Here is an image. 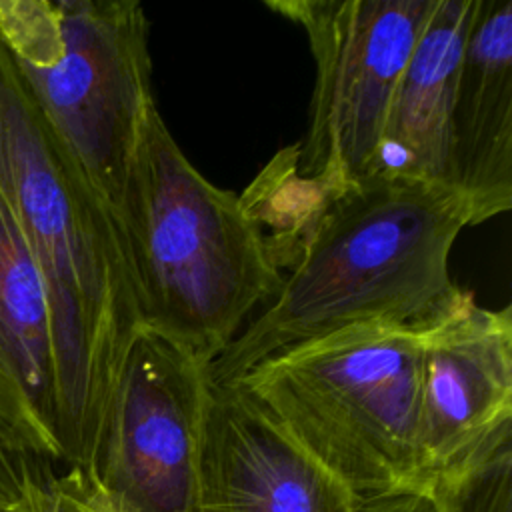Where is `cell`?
I'll return each instance as SVG.
<instances>
[{"instance_id": "cell-3", "label": "cell", "mask_w": 512, "mask_h": 512, "mask_svg": "<svg viewBox=\"0 0 512 512\" xmlns=\"http://www.w3.org/2000/svg\"><path fill=\"white\" fill-rule=\"evenodd\" d=\"M116 216L142 324L208 362L282 286L240 196L192 166L158 106L140 126Z\"/></svg>"}, {"instance_id": "cell-1", "label": "cell", "mask_w": 512, "mask_h": 512, "mask_svg": "<svg viewBox=\"0 0 512 512\" xmlns=\"http://www.w3.org/2000/svg\"><path fill=\"white\" fill-rule=\"evenodd\" d=\"M0 192L40 270L52 316L58 448L88 470L142 326L120 220L42 114L0 40Z\"/></svg>"}, {"instance_id": "cell-4", "label": "cell", "mask_w": 512, "mask_h": 512, "mask_svg": "<svg viewBox=\"0 0 512 512\" xmlns=\"http://www.w3.org/2000/svg\"><path fill=\"white\" fill-rule=\"evenodd\" d=\"M422 328L366 324L288 346L240 386L364 510L430 502L418 458Z\"/></svg>"}, {"instance_id": "cell-16", "label": "cell", "mask_w": 512, "mask_h": 512, "mask_svg": "<svg viewBox=\"0 0 512 512\" xmlns=\"http://www.w3.org/2000/svg\"><path fill=\"white\" fill-rule=\"evenodd\" d=\"M54 478L52 464L40 466L28 480L24 498L14 512H60Z\"/></svg>"}, {"instance_id": "cell-8", "label": "cell", "mask_w": 512, "mask_h": 512, "mask_svg": "<svg viewBox=\"0 0 512 512\" xmlns=\"http://www.w3.org/2000/svg\"><path fill=\"white\" fill-rule=\"evenodd\" d=\"M210 362L140 326L86 470L136 512H192Z\"/></svg>"}, {"instance_id": "cell-6", "label": "cell", "mask_w": 512, "mask_h": 512, "mask_svg": "<svg viewBox=\"0 0 512 512\" xmlns=\"http://www.w3.org/2000/svg\"><path fill=\"white\" fill-rule=\"evenodd\" d=\"M298 24L314 58V90L296 174L324 194L366 180L400 74L436 0H266Z\"/></svg>"}, {"instance_id": "cell-13", "label": "cell", "mask_w": 512, "mask_h": 512, "mask_svg": "<svg viewBox=\"0 0 512 512\" xmlns=\"http://www.w3.org/2000/svg\"><path fill=\"white\" fill-rule=\"evenodd\" d=\"M44 464L52 462L26 450L20 440L0 422V512H14L18 508L28 480Z\"/></svg>"}, {"instance_id": "cell-5", "label": "cell", "mask_w": 512, "mask_h": 512, "mask_svg": "<svg viewBox=\"0 0 512 512\" xmlns=\"http://www.w3.org/2000/svg\"><path fill=\"white\" fill-rule=\"evenodd\" d=\"M136 0H0V40L46 120L116 212L152 106Z\"/></svg>"}, {"instance_id": "cell-2", "label": "cell", "mask_w": 512, "mask_h": 512, "mask_svg": "<svg viewBox=\"0 0 512 512\" xmlns=\"http://www.w3.org/2000/svg\"><path fill=\"white\" fill-rule=\"evenodd\" d=\"M470 226L464 196L448 184L366 178L312 218L280 290L210 362L228 384L288 346L366 326L424 328L460 296L450 252Z\"/></svg>"}, {"instance_id": "cell-9", "label": "cell", "mask_w": 512, "mask_h": 512, "mask_svg": "<svg viewBox=\"0 0 512 512\" xmlns=\"http://www.w3.org/2000/svg\"><path fill=\"white\" fill-rule=\"evenodd\" d=\"M192 512H364V508L240 386L212 382Z\"/></svg>"}, {"instance_id": "cell-10", "label": "cell", "mask_w": 512, "mask_h": 512, "mask_svg": "<svg viewBox=\"0 0 512 512\" xmlns=\"http://www.w3.org/2000/svg\"><path fill=\"white\" fill-rule=\"evenodd\" d=\"M452 186L470 226L512 208V0H480L452 106Z\"/></svg>"}, {"instance_id": "cell-11", "label": "cell", "mask_w": 512, "mask_h": 512, "mask_svg": "<svg viewBox=\"0 0 512 512\" xmlns=\"http://www.w3.org/2000/svg\"><path fill=\"white\" fill-rule=\"evenodd\" d=\"M0 422L42 460H60L50 304L24 234L0 192Z\"/></svg>"}, {"instance_id": "cell-15", "label": "cell", "mask_w": 512, "mask_h": 512, "mask_svg": "<svg viewBox=\"0 0 512 512\" xmlns=\"http://www.w3.org/2000/svg\"><path fill=\"white\" fill-rule=\"evenodd\" d=\"M510 474L512 460L502 462L456 500L434 506V512H512Z\"/></svg>"}, {"instance_id": "cell-7", "label": "cell", "mask_w": 512, "mask_h": 512, "mask_svg": "<svg viewBox=\"0 0 512 512\" xmlns=\"http://www.w3.org/2000/svg\"><path fill=\"white\" fill-rule=\"evenodd\" d=\"M418 458L432 506L512 460V308L466 290L422 328Z\"/></svg>"}, {"instance_id": "cell-14", "label": "cell", "mask_w": 512, "mask_h": 512, "mask_svg": "<svg viewBox=\"0 0 512 512\" xmlns=\"http://www.w3.org/2000/svg\"><path fill=\"white\" fill-rule=\"evenodd\" d=\"M60 512H136L106 492L86 470L68 468L54 478Z\"/></svg>"}, {"instance_id": "cell-12", "label": "cell", "mask_w": 512, "mask_h": 512, "mask_svg": "<svg viewBox=\"0 0 512 512\" xmlns=\"http://www.w3.org/2000/svg\"><path fill=\"white\" fill-rule=\"evenodd\" d=\"M480 0H436L394 88L368 178L452 186V106Z\"/></svg>"}, {"instance_id": "cell-17", "label": "cell", "mask_w": 512, "mask_h": 512, "mask_svg": "<svg viewBox=\"0 0 512 512\" xmlns=\"http://www.w3.org/2000/svg\"><path fill=\"white\" fill-rule=\"evenodd\" d=\"M364 512H434L430 504H400V506H388V508H376V510H364Z\"/></svg>"}]
</instances>
